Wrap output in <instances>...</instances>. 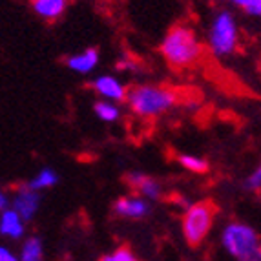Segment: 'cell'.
Masks as SVG:
<instances>
[{"instance_id":"obj_1","label":"cell","mask_w":261,"mask_h":261,"mask_svg":"<svg viewBox=\"0 0 261 261\" xmlns=\"http://www.w3.org/2000/svg\"><path fill=\"white\" fill-rule=\"evenodd\" d=\"M161 55L175 70L194 66L203 55V46L196 31L187 26H174L161 42Z\"/></svg>"},{"instance_id":"obj_21","label":"cell","mask_w":261,"mask_h":261,"mask_svg":"<svg viewBox=\"0 0 261 261\" xmlns=\"http://www.w3.org/2000/svg\"><path fill=\"white\" fill-rule=\"evenodd\" d=\"M0 261H18V257L8 247H0Z\"/></svg>"},{"instance_id":"obj_5","label":"cell","mask_w":261,"mask_h":261,"mask_svg":"<svg viewBox=\"0 0 261 261\" xmlns=\"http://www.w3.org/2000/svg\"><path fill=\"white\" fill-rule=\"evenodd\" d=\"M223 247L230 256L238 257H247L254 252H259V236L254 230L252 226L245 225V223H230L226 225L221 236Z\"/></svg>"},{"instance_id":"obj_12","label":"cell","mask_w":261,"mask_h":261,"mask_svg":"<svg viewBox=\"0 0 261 261\" xmlns=\"http://www.w3.org/2000/svg\"><path fill=\"white\" fill-rule=\"evenodd\" d=\"M26 230V223L15 212L13 208H6L0 212V234L9 238V240H20Z\"/></svg>"},{"instance_id":"obj_7","label":"cell","mask_w":261,"mask_h":261,"mask_svg":"<svg viewBox=\"0 0 261 261\" xmlns=\"http://www.w3.org/2000/svg\"><path fill=\"white\" fill-rule=\"evenodd\" d=\"M93 90L99 93L102 100L110 102H119V100L126 99V86L113 75H100L93 81Z\"/></svg>"},{"instance_id":"obj_16","label":"cell","mask_w":261,"mask_h":261,"mask_svg":"<svg viewBox=\"0 0 261 261\" xmlns=\"http://www.w3.org/2000/svg\"><path fill=\"white\" fill-rule=\"evenodd\" d=\"M179 163H181V166H183L185 170H188L192 174H205L206 170L210 168L206 159H203V157H199V155H188V153L179 155Z\"/></svg>"},{"instance_id":"obj_19","label":"cell","mask_w":261,"mask_h":261,"mask_svg":"<svg viewBox=\"0 0 261 261\" xmlns=\"http://www.w3.org/2000/svg\"><path fill=\"white\" fill-rule=\"evenodd\" d=\"M243 187H245V190H248V192H259V187H261V168L259 166L245 179Z\"/></svg>"},{"instance_id":"obj_23","label":"cell","mask_w":261,"mask_h":261,"mask_svg":"<svg viewBox=\"0 0 261 261\" xmlns=\"http://www.w3.org/2000/svg\"><path fill=\"white\" fill-rule=\"evenodd\" d=\"M240 261H261V250H259V252L250 254V256H247V257H241Z\"/></svg>"},{"instance_id":"obj_11","label":"cell","mask_w":261,"mask_h":261,"mask_svg":"<svg viewBox=\"0 0 261 261\" xmlns=\"http://www.w3.org/2000/svg\"><path fill=\"white\" fill-rule=\"evenodd\" d=\"M66 64H68V68H70L71 71H75V73L86 75L95 70L97 64H99V51H97L95 48H88V49H84V51H79V53H75V55L68 57Z\"/></svg>"},{"instance_id":"obj_9","label":"cell","mask_w":261,"mask_h":261,"mask_svg":"<svg viewBox=\"0 0 261 261\" xmlns=\"http://www.w3.org/2000/svg\"><path fill=\"white\" fill-rule=\"evenodd\" d=\"M126 181L130 183V187L134 190H137L143 199H159L161 197V185L157 183L155 179L150 177V175H144L141 172H134L126 177Z\"/></svg>"},{"instance_id":"obj_17","label":"cell","mask_w":261,"mask_h":261,"mask_svg":"<svg viewBox=\"0 0 261 261\" xmlns=\"http://www.w3.org/2000/svg\"><path fill=\"white\" fill-rule=\"evenodd\" d=\"M236 8L243 9L250 17H259L261 15V0H230Z\"/></svg>"},{"instance_id":"obj_14","label":"cell","mask_w":261,"mask_h":261,"mask_svg":"<svg viewBox=\"0 0 261 261\" xmlns=\"http://www.w3.org/2000/svg\"><path fill=\"white\" fill-rule=\"evenodd\" d=\"M57 183H59V175H57L55 170L42 168L39 174L28 183V188H31V190H35V192H40V190H46V188H53Z\"/></svg>"},{"instance_id":"obj_8","label":"cell","mask_w":261,"mask_h":261,"mask_svg":"<svg viewBox=\"0 0 261 261\" xmlns=\"http://www.w3.org/2000/svg\"><path fill=\"white\" fill-rule=\"evenodd\" d=\"M113 210H115V214H117L119 218L143 219L150 214V205L148 201L143 199L141 196H126L117 199Z\"/></svg>"},{"instance_id":"obj_20","label":"cell","mask_w":261,"mask_h":261,"mask_svg":"<svg viewBox=\"0 0 261 261\" xmlns=\"http://www.w3.org/2000/svg\"><path fill=\"white\" fill-rule=\"evenodd\" d=\"M137 68H139L137 61H134V59H130V57L121 59V61L117 62V70H121V71H137Z\"/></svg>"},{"instance_id":"obj_13","label":"cell","mask_w":261,"mask_h":261,"mask_svg":"<svg viewBox=\"0 0 261 261\" xmlns=\"http://www.w3.org/2000/svg\"><path fill=\"white\" fill-rule=\"evenodd\" d=\"M44 257V248H42V240L37 236H31L24 241L22 245L20 259L18 261H42Z\"/></svg>"},{"instance_id":"obj_18","label":"cell","mask_w":261,"mask_h":261,"mask_svg":"<svg viewBox=\"0 0 261 261\" xmlns=\"http://www.w3.org/2000/svg\"><path fill=\"white\" fill-rule=\"evenodd\" d=\"M100 261H139V259L134 256V252H132L130 248L121 247V248H117L115 252L102 256V257H100Z\"/></svg>"},{"instance_id":"obj_10","label":"cell","mask_w":261,"mask_h":261,"mask_svg":"<svg viewBox=\"0 0 261 261\" xmlns=\"http://www.w3.org/2000/svg\"><path fill=\"white\" fill-rule=\"evenodd\" d=\"M31 6L40 18L48 22H55L66 13L70 0H31Z\"/></svg>"},{"instance_id":"obj_2","label":"cell","mask_w":261,"mask_h":261,"mask_svg":"<svg viewBox=\"0 0 261 261\" xmlns=\"http://www.w3.org/2000/svg\"><path fill=\"white\" fill-rule=\"evenodd\" d=\"M124 100L135 115L152 119L174 108L177 102V93L172 88L161 84H139L128 90Z\"/></svg>"},{"instance_id":"obj_15","label":"cell","mask_w":261,"mask_h":261,"mask_svg":"<svg viewBox=\"0 0 261 261\" xmlns=\"http://www.w3.org/2000/svg\"><path fill=\"white\" fill-rule=\"evenodd\" d=\"M93 112L95 115L105 122H115L121 117V110L115 102H110V100H99L93 106Z\"/></svg>"},{"instance_id":"obj_22","label":"cell","mask_w":261,"mask_h":261,"mask_svg":"<svg viewBox=\"0 0 261 261\" xmlns=\"http://www.w3.org/2000/svg\"><path fill=\"white\" fill-rule=\"evenodd\" d=\"M6 208H9V197L0 190V212H4Z\"/></svg>"},{"instance_id":"obj_3","label":"cell","mask_w":261,"mask_h":261,"mask_svg":"<svg viewBox=\"0 0 261 261\" xmlns=\"http://www.w3.org/2000/svg\"><path fill=\"white\" fill-rule=\"evenodd\" d=\"M210 51L216 57H228L240 46V28L230 11H219L208 31Z\"/></svg>"},{"instance_id":"obj_6","label":"cell","mask_w":261,"mask_h":261,"mask_svg":"<svg viewBox=\"0 0 261 261\" xmlns=\"http://www.w3.org/2000/svg\"><path fill=\"white\" fill-rule=\"evenodd\" d=\"M11 205H13L15 212L22 218V221L24 223L30 221V219H33V216H35L37 210H39V206H40L39 192L28 188V185L26 187H20L17 190V194H15Z\"/></svg>"},{"instance_id":"obj_4","label":"cell","mask_w":261,"mask_h":261,"mask_svg":"<svg viewBox=\"0 0 261 261\" xmlns=\"http://www.w3.org/2000/svg\"><path fill=\"white\" fill-rule=\"evenodd\" d=\"M218 214V208L214 201H199L196 205H190L183 216V234L192 247L203 243L210 228L214 225V218Z\"/></svg>"}]
</instances>
